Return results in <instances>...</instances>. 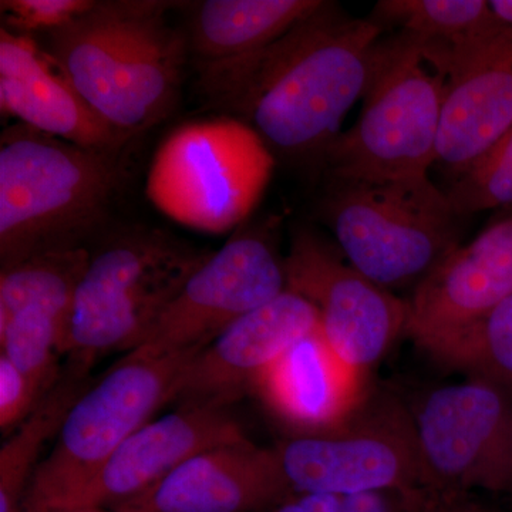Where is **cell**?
<instances>
[{
  "label": "cell",
  "instance_id": "d6986e66",
  "mask_svg": "<svg viewBox=\"0 0 512 512\" xmlns=\"http://www.w3.org/2000/svg\"><path fill=\"white\" fill-rule=\"evenodd\" d=\"M512 130V28L451 67L436 165L453 180L466 174Z\"/></svg>",
  "mask_w": 512,
  "mask_h": 512
},
{
  "label": "cell",
  "instance_id": "d4e9b609",
  "mask_svg": "<svg viewBox=\"0 0 512 512\" xmlns=\"http://www.w3.org/2000/svg\"><path fill=\"white\" fill-rule=\"evenodd\" d=\"M66 332V325L53 313L40 308L25 309L0 325L2 356L8 357L40 392L47 394L62 377L59 359L63 356Z\"/></svg>",
  "mask_w": 512,
  "mask_h": 512
},
{
  "label": "cell",
  "instance_id": "ffe728a7",
  "mask_svg": "<svg viewBox=\"0 0 512 512\" xmlns=\"http://www.w3.org/2000/svg\"><path fill=\"white\" fill-rule=\"evenodd\" d=\"M323 0H205L192 6L187 39L197 66L238 59L271 45Z\"/></svg>",
  "mask_w": 512,
  "mask_h": 512
},
{
  "label": "cell",
  "instance_id": "44dd1931",
  "mask_svg": "<svg viewBox=\"0 0 512 512\" xmlns=\"http://www.w3.org/2000/svg\"><path fill=\"white\" fill-rule=\"evenodd\" d=\"M372 19L444 47L451 66L507 29L487 0H383Z\"/></svg>",
  "mask_w": 512,
  "mask_h": 512
},
{
  "label": "cell",
  "instance_id": "9a60e30c",
  "mask_svg": "<svg viewBox=\"0 0 512 512\" xmlns=\"http://www.w3.org/2000/svg\"><path fill=\"white\" fill-rule=\"evenodd\" d=\"M245 437L231 407L183 404L128 437L100 470L55 510L76 507L110 510L143 493L188 458Z\"/></svg>",
  "mask_w": 512,
  "mask_h": 512
},
{
  "label": "cell",
  "instance_id": "5b68a950",
  "mask_svg": "<svg viewBox=\"0 0 512 512\" xmlns=\"http://www.w3.org/2000/svg\"><path fill=\"white\" fill-rule=\"evenodd\" d=\"M212 252L160 229H131L90 255L64 339L66 369H90L117 350L138 348Z\"/></svg>",
  "mask_w": 512,
  "mask_h": 512
},
{
  "label": "cell",
  "instance_id": "4fadbf2b",
  "mask_svg": "<svg viewBox=\"0 0 512 512\" xmlns=\"http://www.w3.org/2000/svg\"><path fill=\"white\" fill-rule=\"evenodd\" d=\"M512 295V212L458 245L406 301L404 335L423 352Z\"/></svg>",
  "mask_w": 512,
  "mask_h": 512
},
{
  "label": "cell",
  "instance_id": "8fae6325",
  "mask_svg": "<svg viewBox=\"0 0 512 512\" xmlns=\"http://www.w3.org/2000/svg\"><path fill=\"white\" fill-rule=\"evenodd\" d=\"M286 289L318 312L319 330L336 355L369 376L406 328V301L346 261L338 245L311 228L293 231L284 258Z\"/></svg>",
  "mask_w": 512,
  "mask_h": 512
},
{
  "label": "cell",
  "instance_id": "cb8c5ba5",
  "mask_svg": "<svg viewBox=\"0 0 512 512\" xmlns=\"http://www.w3.org/2000/svg\"><path fill=\"white\" fill-rule=\"evenodd\" d=\"M426 353L446 369L512 394V295Z\"/></svg>",
  "mask_w": 512,
  "mask_h": 512
},
{
  "label": "cell",
  "instance_id": "5bb4252c",
  "mask_svg": "<svg viewBox=\"0 0 512 512\" xmlns=\"http://www.w3.org/2000/svg\"><path fill=\"white\" fill-rule=\"evenodd\" d=\"M318 328L316 309L286 289L229 325L194 357L181 377L174 402L231 407L252 393L259 377L286 350Z\"/></svg>",
  "mask_w": 512,
  "mask_h": 512
},
{
  "label": "cell",
  "instance_id": "7c38bea8",
  "mask_svg": "<svg viewBox=\"0 0 512 512\" xmlns=\"http://www.w3.org/2000/svg\"><path fill=\"white\" fill-rule=\"evenodd\" d=\"M285 291L284 258L269 231L242 225L192 274L136 349L168 353L208 346Z\"/></svg>",
  "mask_w": 512,
  "mask_h": 512
},
{
  "label": "cell",
  "instance_id": "4316f807",
  "mask_svg": "<svg viewBox=\"0 0 512 512\" xmlns=\"http://www.w3.org/2000/svg\"><path fill=\"white\" fill-rule=\"evenodd\" d=\"M93 0H2L6 30L15 35L32 36L52 32L94 6Z\"/></svg>",
  "mask_w": 512,
  "mask_h": 512
},
{
  "label": "cell",
  "instance_id": "e0dca14e",
  "mask_svg": "<svg viewBox=\"0 0 512 512\" xmlns=\"http://www.w3.org/2000/svg\"><path fill=\"white\" fill-rule=\"evenodd\" d=\"M252 393L289 437L342 426L372 394L369 376L343 362L319 328L299 339L255 383Z\"/></svg>",
  "mask_w": 512,
  "mask_h": 512
},
{
  "label": "cell",
  "instance_id": "4dcf8cb0",
  "mask_svg": "<svg viewBox=\"0 0 512 512\" xmlns=\"http://www.w3.org/2000/svg\"><path fill=\"white\" fill-rule=\"evenodd\" d=\"M490 5L497 18L512 28V0H491Z\"/></svg>",
  "mask_w": 512,
  "mask_h": 512
},
{
  "label": "cell",
  "instance_id": "1f68e13d",
  "mask_svg": "<svg viewBox=\"0 0 512 512\" xmlns=\"http://www.w3.org/2000/svg\"><path fill=\"white\" fill-rule=\"evenodd\" d=\"M355 512H375L369 494H356Z\"/></svg>",
  "mask_w": 512,
  "mask_h": 512
},
{
  "label": "cell",
  "instance_id": "2e32d148",
  "mask_svg": "<svg viewBox=\"0 0 512 512\" xmlns=\"http://www.w3.org/2000/svg\"><path fill=\"white\" fill-rule=\"evenodd\" d=\"M295 493L274 448L245 439L188 458L111 512H262Z\"/></svg>",
  "mask_w": 512,
  "mask_h": 512
},
{
  "label": "cell",
  "instance_id": "83f0119b",
  "mask_svg": "<svg viewBox=\"0 0 512 512\" xmlns=\"http://www.w3.org/2000/svg\"><path fill=\"white\" fill-rule=\"evenodd\" d=\"M45 396L8 357L0 355V427L3 433H9L28 419Z\"/></svg>",
  "mask_w": 512,
  "mask_h": 512
},
{
  "label": "cell",
  "instance_id": "8992f818",
  "mask_svg": "<svg viewBox=\"0 0 512 512\" xmlns=\"http://www.w3.org/2000/svg\"><path fill=\"white\" fill-rule=\"evenodd\" d=\"M205 346L168 353L134 349L114 363L70 407L49 456L40 461L20 512L60 507L167 403Z\"/></svg>",
  "mask_w": 512,
  "mask_h": 512
},
{
  "label": "cell",
  "instance_id": "f1b7e54d",
  "mask_svg": "<svg viewBox=\"0 0 512 512\" xmlns=\"http://www.w3.org/2000/svg\"><path fill=\"white\" fill-rule=\"evenodd\" d=\"M262 512H355V495L292 493Z\"/></svg>",
  "mask_w": 512,
  "mask_h": 512
},
{
  "label": "cell",
  "instance_id": "30bf717a",
  "mask_svg": "<svg viewBox=\"0 0 512 512\" xmlns=\"http://www.w3.org/2000/svg\"><path fill=\"white\" fill-rule=\"evenodd\" d=\"M410 409L424 487L512 494V394L467 379L430 390Z\"/></svg>",
  "mask_w": 512,
  "mask_h": 512
},
{
  "label": "cell",
  "instance_id": "3957f363",
  "mask_svg": "<svg viewBox=\"0 0 512 512\" xmlns=\"http://www.w3.org/2000/svg\"><path fill=\"white\" fill-rule=\"evenodd\" d=\"M451 57L444 47L399 32L377 43L359 119L323 156L328 183H406L436 165Z\"/></svg>",
  "mask_w": 512,
  "mask_h": 512
},
{
  "label": "cell",
  "instance_id": "7a4b0ae2",
  "mask_svg": "<svg viewBox=\"0 0 512 512\" xmlns=\"http://www.w3.org/2000/svg\"><path fill=\"white\" fill-rule=\"evenodd\" d=\"M171 3L96 2L46 33V50L104 123L133 138L177 107L190 47Z\"/></svg>",
  "mask_w": 512,
  "mask_h": 512
},
{
  "label": "cell",
  "instance_id": "52a82bcc",
  "mask_svg": "<svg viewBox=\"0 0 512 512\" xmlns=\"http://www.w3.org/2000/svg\"><path fill=\"white\" fill-rule=\"evenodd\" d=\"M320 214L346 261L390 292L416 288L461 245L463 217L430 178L328 183Z\"/></svg>",
  "mask_w": 512,
  "mask_h": 512
},
{
  "label": "cell",
  "instance_id": "277c9868",
  "mask_svg": "<svg viewBox=\"0 0 512 512\" xmlns=\"http://www.w3.org/2000/svg\"><path fill=\"white\" fill-rule=\"evenodd\" d=\"M116 154L90 150L26 124L0 137V261L82 247L120 188Z\"/></svg>",
  "mask_w": 512,
  "mask_h": 512
},
{
  "label": "cell",
  "instance_id": "ba28073f",
  "mask_svg": "<svg viewBox=\"0 0 512 512\" xmlns=\"http://www.w3.org/2000/svg\"><path fill=\"white\" fill-rule=\"evenodd\" d=\"M274 167V154L244 121L228 116L190 121L157 148L146 191L178 224L224 234L244 225Z\"/></svg>",
  "mask_w": 512,
  "mask_h": 512
},
{
  "label": "cell",
  "instance_id": "ac0fdd59",
  "mask_svg": "<svg viewBox=\"0 0 512 512\" xmlns=\"http://www.w3.org/2000/svg\"><path fill=\"white\" fill-rule=\"evenodd\" d=\"M0 109L18 123L77 146L119 154L131 140L97 116L55 57L32 36L0 30Z\"/></svg>",
  "mask_w": 512,
  "mask_h": 512
},
{
  "label": "cell",
  "instance_id": "603a6c76",
  "mask_svg": "<svg viewBox=\"0 0 512 512\" xmlns=\"http://www.w3.org/2000/svg\"><path fill=\"white\" fill-rule=\"evenodd\" d=\"M89 384V377L63 367L56 386L5 441L0 450V512H20L43 447L57 436L70 407Z\"/></svg>",
  "mask_w": 512,
  "mask_h": 512
},
{
  "label": "cell",
  "instance_id": "6da1fadb",
  "mask_svg": "<svg viewBox=\"0 0 512 512\" xmlns=\"http://www.w3.org/2000/svg\"><path fill=\"white\" fill-rule=\"evenodd\" d=\"M382 37L376 20L323 2L264 49L197 66L198 90L211 109L256 131L274 157L320 167L365 96Z\"/></svg>",
  "mask_w": 512,
  "mask_h": 512
},
{
  "label": "cell",
  "instance_id": "d6a6232c",
  "mask_svg": "<svg viewBox=\"0 0 512 512\" xmlns=\"http://www.w3.org/2000/svg\"><path fill=\"white\" fill-rule=\"evenodd\" d=\"M46 512H111L107 508L94 507H76V508H60V510H52Z\"/></svg>",
  "mask_w": 512,
  "mask_h": 512
},
{
  "label": "cell",
  "instance_id": "484cf974",
  "mask_svg": "<svg viewBox=\"0 0 512 512\" xmlns=\"http://www.w3.org/2000/svg\"><path fill=\"white\" fill-rule=\"evenodd\" d=\"M460 217L512 205V130L446 191Z\"/></svg>",
  "mask_w": 512,
  "mask_h": 512
},
{
  "label": "cell",
  "instance_id": "7402d4cb",
  "mask_svg": "<svg viewBox=\"0 0 512 512\" xmlns=\"http://www.w3.org/2000/svg\"><path fill=\"white\" fill-rule=\"evenodd\" d=\"M90 255L92 252L83 245L47 249L3 265L0 271V325H5L25 309L40 308L53 313L69 328L74 298Z\"/></svg>",
  "mask_w": 512,
  "mask_h": 512
},
{
  "label": "cell",
  "instance_id": "f546056e",
  "mask_svg": "<svg viewBox=\"0 0 512 512\" xmlns=\"http://www.w3.org/2000/svg\"><path fill=\"white\" fill-rule=\"evenodd\" d=\"M414 512H490L468 493L424 488Z\"/></svg>",
  "mask_w": 512,
  "mask_h": 512
},
{
  "label": "cell",
  "instance_id": "9c48e42d",
  "mask_svg": "<svg viewBox=\"0 0 512 512\" xmlns=\"http://www.w3.org/2000/svg\"><path fill=\"white\" fill-rule=\"evenodd\" d=\"M274 450L295 493L356 495L426 488L412 409L392 394L372 392L342 426L288 437Z\"/></svg>",
  "mask_w": 512,
  "mask_h": 512
}]
</instances>
